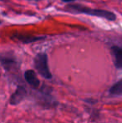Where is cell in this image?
<instances>
[{"mask_svg":"<svg viewBox=\"0 0 122 123\" xmlns=\"http://www.w3.org/2000/svg\"><path fill=\"white\" fill-rule=\"evenodd\" d=\"M113 57H114V63L117 69L122 70V48L118 46H113L111 48Z\"/></svg>","mask_w":122,"mask_h":123,"instance_id":"cell-5","label":"cell"},{"mask_svg":"<svg viewBox=\"0 0 122 123\" xmlns=\"http://www.w3.org/2000/svg\"><path fill=\"white\" fill-rule=\"evenodd\" d=\"M0 1H4V0H0Z\"/></svg>","mask_w":122,"mask_h":123,"instance_id":"cell-10","label":"cell"},{"mask_svg":"<svg viewBox=\"0 0 122 123\" xmlns=\"http://www.w3.org/2000/svg\"><path fill=\"white\" fill-rule=\"evenodd\" d=\"M66 9L75 13H85V14L91 15V16L98 17V18H105L110 21H114L116 18V14L110 11L104 9H94V8H90L88 7L83 6L81 4L68 5L66 7Z\"/></svg>","mask_w":122,"mask_h":123,"instance_id":"cell-1","label":"cell"},{"mask_svg":"<svg viewBox=\"0 0 122 123\" xmlns=\"http://www.w3.org/2000/svg\"><path fill=\"white\" fill-rule=\"evenodd\" d=\"M27 96V91L23 86H18L17 87L16 91L13 93V95L11 96L10 98V104L13 105H16L18 104L21 103L23 100L25 99Z\"/></svg>","mask_w":122,"mask_h":123,"instance_id":"cell-3","label":"cell"},{"mask_svg":"<svg viewBox=\"0 0 122 123\" xmlns=\"http://www.w3.org/2000/svg\"><path fill=\"white\" fill-rule=\"evenodd\" d=\"M0 63H2V65H4L5 67H8V65H12L13 64V60L11 59L5 58V57H1L0 56Z\"/></svg>","mask_w":122,"mask_h":123,"instance_id":"cell-8","label":"cell"},{"mask_svg":"<svg viewBox=\"0 0 122 123\" xmlns=\"http://www.w3.org/2000/svg\"><path fill=\"white\" fill-rule=\"evenodd\" d=\"M34 68L41 76L48 80L52 78V74L49 70L48 64V56L46 54H38L34 60Z\"/></svg>","mask_w":122,"mask_h":123,"instance_id":"cell-2","label":"cell"},{"mask_svg":"<svg viewBox=\"0 0 122 123\" xmlns=\"http://www.w3.org/2000/svg\"><path fill=\"white\" fill-rule=\"evenodd\" d=\"M44 39V37H34V36H25V35H19L18 39L22 41L23 43H30V42H35V41L40 40V39Z\"/></svg>","mask_w":122,"mask_h":123,"instance_id":"cell-7","label":"cell"},{"mask_svg":"<svg viewBox=\"0 0 122 123\" xmlns=\"http://www.w3.org/2000/svg\"><path fill=\"white\" fill-rule=\"evenodd\" d=\"M109 92L111 96H122V79L111 86Z\"/></svg>","mask_w":122,"mask_h":123,"instance_id":"cell-6","label":"cell"},{"mask_svg":"<svg viewBox=\"0 0 122 123\" xmlns=\"http://www.w3.org/2000/svg\"><path fill=\"white\" fill-rule=\"evenodd\" d=\"M24 78L25 80L27 81V83L34 89H38L39 87V86H40V80H39L37 74H36V73L34 70H27L24 73Z\"/></svg>","mask_w":122,"mask_h":123,"instance_id":"cell-4","label":"cell"},{"mask_svg":"<svg viewBox=\"0 0 122 123\" xmlns=\"http://www.w3.org/2000/svg\"><path fill=\"white\" fill-rule=\"evenodd\" d=\"M62 1L64 2V3H70V2H74L75 0H62Z\"/></svg>","mask_w":122,"mask_h":123,"instance_id":"cell-9","label":"cell"}]
</instances>
